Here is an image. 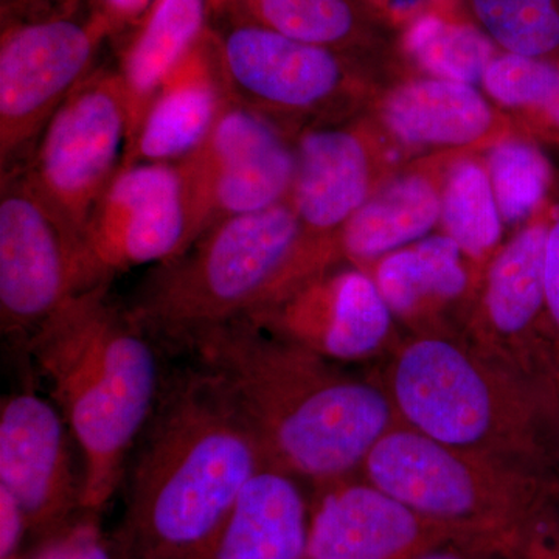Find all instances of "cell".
I'll return each instance as SVG.
<instances>
[{"label":"cell","instance_id":"obj_1","mask_svg":"<svg viewBox=\"0 0 559 559\" xmlns=\"http://www.w3.org/2000/svg\"><path fill=\"white\" fill-rule=\"evenodd\" d=\"M134 451L114 559H193L270 463L218 378L198 366L165 377Z\"/></svg>","mask_w":559,"mask_h":559},{"label":"cell","instance_id":"obj_2","mask_svg":"<svg viewBox=\"0 0 559 559\" xmlns=\"http://www.w3.org/2000/svg\"><path fill=\"white\" fill-rule=\"evenodd\" d=\"M178 348L218 378L270 465L293 476L322 485L345 479L396 426L388 393L248 318L197 331Z\"/></svg>","mask_w":559,"mask_h":559},{"label":"cell","instance_id":"obj_3","mask_svg":"<svg viewBox=\"0 0 559 559\" xmlns=\"http://www.w3.org/2000/svg\"><path fill=\"white\" fill-rule=\"evenodd\" d=\"M108 285L73 297L25 348L83 454L81 511L95 518L124 479L165 380L156 341L110 301Z\"/></svg>","mask_w":559,"mask_h":559},{"label":"cell","instance_id":"obj_4","mask_svg":"<svg viewBox=\"0 0 559 559\" xmlns=\"http://www.w3.org/2000/svg\"><path fill=\"white\" fill-rule=\"evenodd\" d=\"M390 399L409 428L473 454L559 477V400L443 336L407 342Z\"/></svg>","mask_w":559,"mask_h":559},{"label":"cell","instance_id":"obj_5","mask_svg":"<svg viewBox=\"0 0 559 559\" xmlns=\"http://www.w3.org/2000/svg\"><path fill=\"white\" fill-rule=\"evenodd\" d=\"M362 468L367 481L452 539L516 557L559 511V477L455 450L409 426L390 429Z\"/></svg>","mask_w":559,"mask_h":559},{"label":"cell","instance_id":"obj_6","mask_svg":"<svg viewBox=\"0 0 559 559\" xmlns=\"http://www.w3.org/2000/svg\"><path fill=\"white\" fill-rule=\"evenodd\" d=\"M301 240L290 201L221 221L186 252L160 263L128 311L154 341L178 347L197 331L264 307Z\"/></svg>","mask_w":559,"mask_h":559},{"label":"cell","instance_id":"obj_7","mask_svg":"<svg viewBox=\"0 0 559 559\" xmlns=\"http://www.w3.org/2000/svg\"><path fill=\"white\" fill-rule=\"evenodd\" d=\"M210 33L224 87L241 103L297 134L355 116L371 95L364 58L293 39L215 0Z\"/></svg>","mask_w":559,"mask_h":559},{"label":"cell","instance_id":"obj_8","mask_svg":"<svg viewBox=\"0 0 559 559\" xmlns=\"http://www.w3.org/2000/svg\"><path fill=\"white\" fill-rule=\"evenodd\" d=\"M105 280L79 230L40 193L24 165L2 171L0 326L20 349L68 301Z\"/></svg>","mask_w":559,"mask_h":559},{"label":"cell","instance_id":"obj_9","mask_svg":"<svg viewBox=\"0 0 559 559\" xmlns=\"http://www.w3.org/2000/svg\"><path fill=\"white\" fill-rule=\"evenodd\" d=\"M128 132L119 69L100 66L70 92L24 165L40 193L81 235L120 170Z\"/></svg>","mask_w":559,"mask_h":559},{"label":"cell","instance_id":"obj_10","mask_svg":"<svg viewBox=\"0 0 559 559\" xmlns=\"http://www.w3.org/2000/svg\"><path fill=\"white\" fill-rule=\"evenodd\" d=\"M108 38L87 14L31 16L3 25L0 38V164L14 165L43 134L70 92L94 70Z\"/></svg>","mask_w":559,"mask_h":559},{"label":"cell","instance_id":"obj_11","mask_svg":"<svg viewBox=\"0 0 559 559\" xmlns=\"http://www.w3.org/2000/svg\"><path fill=\"white\" fill-rule=\"evenodd\" d=\"M180 165L197 241L221 221L289 201L296 179V134L227 95L207 139Z\"/></svg>","mask_w":559,"mask_h":559},{"label":"cell","instance_id":"obj_12","mask_svg":"<svg viewBox=\"0 0 559 559\" xmlns=\"http://www.w3.org/2000/svg\"><path fill=\"white\" fill-rule=\"evenodd\" d=\"M102 280L165 263L194 242L189 187L180 162L120 168L84 229Z\"/></svg>","mask_w":559,"mask_h":559},{"label":"cell","instance_id":"obj_13","mask_svg":"<svg viewBox=\"0 0 559 559\" xmlns=\"http://www.w3.org/2000/svg\"><path fill=\"white\" fill-rule=\"evenodd\" d=\"M385 139L373 119L312 124L296 134V179L289 201L305 248L336 261L342 227L389 178Z\"/></svg>","mask_w":559,"mask_h":559},{"label":"cell","instance_id":"obj_14","mask_svg":"<svg viewBox=\"0 0 559 559\" xmlns=\"http://www.w3.org/2000/svg\"><path fill=\"white\" fill-rule=\"evenodd\" d=\"M555 202L520 227L492 257L480 320L492 342L509 347L511 373L559 399V353L544 288V250Z\"/></svg>","mask_w":559,"mask_h":559},{"label":"cell","instance_id":"obj_15","mask_svg":"<svg viewBox=\"0 0 559 559\" xmlns=\"http://www.w3.org/2000/svg\"><path fill=\"white\" fill-rule=\"evenodd\" d=\"M68 430L58 407L35 390H17L2 400L0 488L20 503L28 530L40 535H58L81 510Z\"/></svg>","mask_w":559,"mask_h":559},{"label":"cell","instance_id":"obj_16","mask_svg":"<svg viewBox=\"0 0 559 559\" xmlns=\"http://www.w3.org/2000/svg\"><path fill=\"white\" fill-rule=\"evenodd\" d=\"M393 316L371 272L355 266L323 272L246 318L325 359L358 360L388 341Z\"/></svg>","mask_w":559,"mask_h":559},{"label":"cell","instance_id":"obj_17","mask_svg":"<svg viewBox=\"0 0 559 559\" xmlns=\"http://www.w3.org/2000/svg\"><path fill=\"white\" fill-rule=\"evenodd\" d=\"M451 533L370 481L323 484L305 559H417Z\"/></svg>","mask_w":559,"mask_h":559},{"label":"cell","instance_id":"obj_18","mask_svg":"<svg viewBox=\"0 0 559 559\" xmlns=\"http://www.w3.org/2000/svg\"><path fill=\"white\" fill-rule=\"evenodd\" d=\"M371 119L400 148L430 156L480 153L520 131L480 87L428 75L385 91L374 100Z\"/></svg>","mask_w":559,"mask_h":559},{"label":"cell","instance_id":"obj_19","mask_svg":"<svg viewBox=\"0 0 559 559\" xmlns=\"http://www.w3.org/2000/svg\"><path fill=\"white\" fill-rule=\"evenodd\" d=\"M226 98L218 51L209 27L162 81L120 168L186 159L207 139Z\"/></svg>","mask_w":559,"mask_h":559},{"label":"cell","instance_id":"obj_20","mask_svg":"<svg viewBox=\"0 0 559 559\" xmlns=\"http://www.w3.org/2000/svg\"><path fill=\"white\" fill-rule=\"evenodd\" d=\"M455 156L433 154L393 171L342 227L336 238L340 259L369 270L389 253L429 237L440 226L441 189Z\"/></svg>","mask_w":559,"mask_h":559},{"label":"cell","instance_id":"obj_21","mask_svg":"<svg viewBox=\"0 0 559 559\" xmlns=\"http://www.w3.org/2000/svg\"><path fill=\"white\" fill-rule=\"evenodd\" d=\"M310 521L293 474L267 463L250 477L218 533L193 559H305Z\"/></svg>","mask_w":559,"mask_h":559},{"label":"cell","instance_id":"obj_22","mask_svg":"<svg viewBox=\"0 0 559 559\" xmlns=\"http://www.w3.org/2000/svg\"><path fill=\"white\" fill-rule=\"evenodd\" d=\"M213 7L215 0H154L131 33L119 68L130 119L127 148L162 81L207 33Z\"/></svg>","mask_w":559,"mask_h":559},{"label":"cell","instance_id":"obj_23","mask_svg":"<svg viewBox=\"0 0 559 559\" xmlns=\"http://www.w3.org/2000/svg\"><path fill=\"white\" fill-rule=\"evenodd\" d=\"M374 282L399 318L444 307L468 293V260L448 235L430 234L373 264Z\"/></svg>","mask_w":559,"mask_h":559},{"label":"cell","instance_id":"obj_24","mask_svg":"<svg viewBox=\"0 0 559 559\" xmlns=\"http://www.w3.org/2000/svg\"><path fill=\"white\" fill-rule=\"evenodd\" d=\"M401 49L419 75L480 87L485 70L499 53L469 14L452 9V0H433L404 22Z\"/></svg>","mask_w":559,"mask_h":559},{"label":"cell","instance_id":"obj_25","mask_svg":"<svg viewBox=\"0 0 559 559\" xmlns=\"http://www.w3.org/2000/svg\"><path fill=\"white\" fill-rule=\"evenodd\" d=\"M248 20L293 39L366 58L378 43L373 13L358 0H227Z\"/></svg>","mask_w":559,"mask_h":559},{"label":"cell","instance_id":"obj_26","mask_svg":"<svg viewBox=\"0 0 559 559\" xmlns=\"http://www.w3.org/2000/svg\"><path fill=\"white\" fill-rule=\"evenodd\" d=\"M441 231L473 263H484L499 252L502 215L484 154L463 153L452 159L441 189Z\"/></svg>","mask_w":559,"mask_h":559},{"label":"cell","instance_id":"obj_27","mask_svg":"<svg viewBox=\"0 0 559 559\" xmlns=\"http://www.w3.org/2000/svg\"><path fill=\"white\" fill-rule=\"evenodd\" d=\"M480 90L518 130L559 143V60L499 51L485 70Z\"/></svg>","mask_w":559,"mask_h":559},{"label":"cell","instance_id":"obj_28","mask_svg":"<svg viewBox=\"0 0 559 559\" xmlns=\"http://www.w3.org/2000/svg\"><path fill=\"white\" fill-rule=\"evenodd\" d=\"M484 159L506 226L520 229L554 201V167L524 132L500 139L484 151Z\"/></svg>","mask_w":559,"mask_h":559},{"label":"cell","instance_id":"obj_29","mask_svg":"<svg viewBox=\"0 0 559 559\" xmlns=\"http://www.w3.org/2000/svg\"><path fill=\"white\" fill-rule=\"evenodd\" d=\"M469 13L500 51L559 60V0H468Z\"/></svg>","mask_w":559,"mask_h":559},{"label":"cell","instance_id":"obj_30","mask_svg":"<svg viewBox=\"0 0 559 559\" xmlns=\"http://www.w3.org/2000/svg\"><path fill=\"white\" fill-rule=\"evenodd\" d=\"M35 559H114L112 549L103 538L95 516L68 527L53 536Z\"/></svg>","mask_w":559,"mask_h":559},{"label":"cell","instance_id":"obj_31","mask_svg":"<svg viewBox=\"0 0 559 559\" xmlns=\"http://www.w3.org/2000/svg\"><path fill=\"white\" fill-rule=\"evenodd\" d=\"M154 0H90V16L102 25L108 38L134 32Z\"/></svg>","mask_w":559,"mask_h":559},{"label":"cell","instance_id":"obj_32","mask_svg":"<svg viewBox=\"0 0 559 559\" xmlns=\"http://www.w3.org/2000/svg\"><path fill=\"white\" fill-rule=\"evenodd\" d=\"M544 288H546L547 314L559 353V204L555 202L554 218L547 234L544 250Z\"/></svg>","mask_w":559,"mask_h":559},{"label":"cell","instance_id":"obj_33","mask_svg":"<svg viewBox=\"0 0 559 559\" xmlns=\"http://www.w3.org/2000/svg\"><path fill=\"white\" fill-rule=\"evenodd\" d=\"M27 521L20 503L5 489L0 488V559H16Z\"/></svg>","mask_w":559,"mask_h":559},{"label":"cell","instance_id":"obj_34","mask_svg":"<svg viewBox=\"0 0 559 559\" xmlns=\"http://www.w3.org/2000/svg\"><path fill=\"white\" fill-rule=\"evenodd\" d=\"M521 558L559 559V513L536 530Z\"/></svg>","mask_w":559,"mask_h":559},{"label":"cell","instance_id":"obj_35","mask_svg":"<svg viewBox=\"0 0 559 559\" xmlns=\"http://www.w3.org/2000/svg\"><path fill=\"white\" fill-rule=\"evenodd\" d=\"M417 559H468V558H463L462 555L452 554V551L440 550V547H437V549L426 551V554H423L421 557H418Z\"/></svg>","mask_w":559,"mask_h":559},{"label":"cell","instance_id":"obj_36","mask_svg":"<svg viewBox=\"0 0 559 559\" xmlns=\"http://www.w3.org/2000/svg\"><path fill=\"white\" fill-rule=\"evenodd\" d=\"M358 2L364 3V5L369 7L373 5V3L380 2V0H358Z\"/></svg>","mask_w":559,"mask_h":559},{"label":"cell","instance_id":"obj_37","mask_svg":"<svg viewBox=\"0 0 559 559\" xmlns=\"http://www.w3.org/2000/svg\"><path fill=\"white\" fill-rule=\"evenodd\" d=\"M20 2H21V3H25V5H31L32 0H14V3H16V5H17V3H20Z\"/></svg>","mask_w":559,"mask_h":559}]
</instances>
